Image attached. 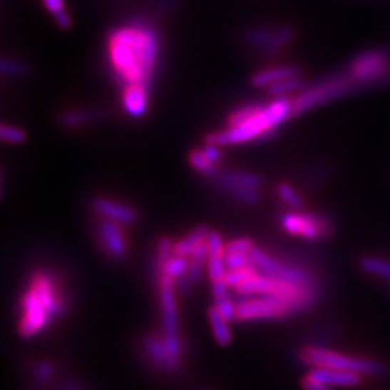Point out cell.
I'll return each mask as SVG.
<instances>
[{
    "label": "cell",
    "mask_w": 390,
    "mask_h": 390,
    "mask_svg": "<svg viewBox=\"0 0 390 390\" xmlns=\"http://www.w3.org/2000/svg\"><path fill=\"white\" fill-rule=\"evenodd\" d=\"M159 55V34L143 21L118 26L107 38L108 64L122 90L132 86L149 88Z\"/></svg>",
    "instance_id": "1"
},
{
    "label": "cell",
    "mask_w": 390,
    "mask_h": 390,
    "mask_svg": "<svg viewBox=\"0 0 390 390\" xmlns=\"http://www.w3.org/2000/svg\"><path fill=\"white\" fill-rule=\"evenodd\" d=\"M294 116L292 97H274L269 104H260L255 113L242 123L208 133L205 140L217 146H227L263 139Z\"/></svg>",
    "instance_id": "2"
},
{
    "label": "cell",
    "mask_w": 390,
    "mask_h": 390,
    "mask_svg": "<svg viewBox=\"0 0 390 390\" xmlns=\"http://www.w3.org/2000/svg\"><path fill=\"white\" fill-rule=\"evenodd\" d=\"M359 87L360 84L356 83L347 74V71L337 76H329L309 87H304L301 91L297 93L295 97H292L294 115L298 116L321 104L349 96L354 93Z\"/></svg>",
    "instance_id": "3"
},
{
    "label": "cell",
    "mask_w": 390,
    "mask_h": 390,
    "mask_svg": "<svg viewBox=\"0 0 390 390\" xmlns=\"http://www.w3.org/2000/svg\"><path fill=\"white\" fill-rule=\"evenodd\" d=\"M301 360L305 364L312 367H325V369H336V370H347L356 371L359 374L369 376H383L386 373V367L377 361L343 354L339 351H332L328 349H321L315 346H309L301 350Z\"/></svg>",
    "instance_id": "4"
},
{
    "label": "cell",
    "mask_w": 390,
    "mask_h": 390,
    "mask_svg": "<svg viewBox=\"0 0 390 390\" xmlns=\"http://www.w3.org/2000/svg\"><path fill=\"white\" fill-rule=\"evenodd\" d=\"M159 285L160 308H162V322H163V340L174 361L181 366L183 361V342L180 337V319L178 307L175 298V281L171 277L162 276L156 281Z\"/></svg>",
    "instance_id": "5"
},
{
    "label": "cell",
    "mask_w": 390,
    "mask_h": 390,
    "mask_svg": "<svg viewBox=\"0 0 390 390\" xmlns=\"http://www.w3.org/2000/svg\"><path fill=\"white\" fill-rule=\"evenodd\" d=\"M253 265L256 269L265 274L274 276V277H281V279L301 284V285H308V287H318L317 284V277L315 274L297 263L282 260L279 257H276L263 249L255 246L253 250L250 252Z\"/></svg>",
    "instance_id": "6"
},
{
    "label": "cell",
    "mask_w": 390,
    "mask_h": 390,
    "mask_svg": "<svg viewBox=\"0 0 390 390\" xmlns=\"http://www.w3.org/2000/svg\"><path fill=\"white\" fill-rule=\"evenodd\" d=\"M282 229L307 240H324L332 233V222L324 212L291 210L281 215Z\"/></svg>",
    "instance_id": "7"
},
{
    "label": "cell",
    "mask_w": 390,
    "mask_h": 390,
    "mask_svg": "<svg viewBox=\"0 0 390 390\" xmlns=\"http://www.w3.org/2000/svg\"><path fill=\"white\" fill-rule=\"evenodd\" d=\"M292 314H297V311L289 302L270 295L246 297V299L236 304L237 321L282 319Z\"/></svg>",
    "instance_id": "8"
},
{
    "label": "cell",
    "mask_w": 390,
    "mask_h": 390,
    "mask_svg": "<svg viewBox=\"0 0 390 390\" xmlns=\"http://www.w3.org/2000/svg\"><path fill=\"white\" fill-rule=\"evenodd\" d=\"M389 71L390 55L380 48L359 52L347 67V74L360 86L379 81L389 74Z\"/></svg>",
    "instance_id": "9"
},
{
    "label": "cell",
    "mask_w": 390,
    "mask_h": 390,
    "mask_svg": "<svg viewBox=\"0 0 390 390\" xmlns=\"http://www.w3.org/2000/svg\"><path fill=\"white\" fill-rule=\"evenodd\" d=\"M294 36L295 31L291 26L252 28L246 32L247 43L265 53H277L289 45Z\"/></svg>",
    "instance_id": "10"
},
{
    "label": "cell",
    "mask_w": 390,
    "mask_h": 390,
    "mask_svg": "<svg viewBox=\"0 0 390 390\" xmlns=\"http://www.w3.org/2000/svg\"><path fill=\"white\" fill-rule=\"evenodd\" d=\"M123 225L111 220L100 218L96 225V236L107 257L123 260L128 255V240L122 229Z\"/></svg>",
    "instance_id": "11"
},
{
    "label": "cell",
    "mask_w": 390,
    "mask_h": 390,
    "mask_svg": "<svg viewBox=\"0 0 390 390\" xmlns=\"http://www.w3.org/2000/svg\"><path fill=\"white\" fill-rule=\"evenodd\" d=\"M91 207L101 218L116 221L120 225H132L139 217L138 211L132 205L108 197H96L91 201Z\"/></svg>",
    "instance_id": "12"
},
{
    "label": "cell",
    "mask_w": 390,
    "mask_h": 390,
    "mask_svg": "<svg viewBox=\"0 0 390 390\" xmlns=\"http://www.w3.org/2000/svg\"><path fill=\"white\" fill-rule=\"evenodd\" d=\"M143 351L150 364L163 371H175L178 370V364L171 357L168 349H166L163 337L148 336L143 340Z\"/></svg>",
    "instance_id": "13"
},
{
    "label": "cell",
    "mask_w": 390,
    "mask_h": 390,
    "mask_svg": "<svg viewBox=\"0 0 390 390\" xmlns=\"http://www.w3.org/2000/svg\"><path fill=\"white\" fill-rule=\"evenodd\" d=\"M221 190L227 193L239 188H256L259 190L263 184L260 175L246 171H220L212 180Z\"/></svg>",
    "instance_id": "14"
},
{
    "label": "cell",
    "mask_w": 390,
    "mask_h": 390,
    "mask_svg": "<svg viewBox=\"0 0 390 390\" xmlns=\"http://www.w3.org/2000/svg\"><path fill=\"white\" fill-rule=\"evenodd\" d=\"M308 374L327 386L354 387L361 383V374H359L356 371H347V370L312 367Z\"/></svg>",
    "instance_id": "15"
},
{
    "label": "cell",
    "mask_w": 390,
    "mask_h": 390,
    "mask_svg": "<svg viewBox=\"0 0 390 390\" xmlns=\"http://www.w3.org/2000/svg\"><path fill=\"white\" fill-rule=\"evenodd\" d=\"M149 88L143 86H132L123 90V108L126 110V113L132 118H142L149 104V96H148Z\"/></svg>",
    "instance_id": "16"
},
{
    "label": "cell",
    "mask_w": 390,
    "mask_h": 390,
    "mask_svg": "<svg viewBox=\"0 0 390 390\" xmlns=\"http://www.w3.org/2000/svg\"><path fill=\"white\" fill-rule=\"evenodd\" d=\"M302 74L299 67L295 66H279V67H272V68H266L262 70L259 73H256L252 78V83L256 87H269L274 83H279L282 80L287 78H292V77H299Z\"/></svg>",
    "instance_id": "17"
},
{
    "label": "cell",
    "mask_w": 390,
    "mask_h": 390,
    "mask_svg": "<svg viewBox=\"0 0 390 390\" xmlns=\"http://www.w3.org/2000/svg\"><path fill=\"white\" fill-rule=\"evenodd\" d=\"M208 319L214 334V339L220 346H229L232 343V331L229 327V321L221 314L217 305L208 308Z\"/></svg>",
    "instance_id": "18"
},
{
    "label": "cell",
    "mask_w": 390,
    "mask_h": 390,
    "mask_svg": "<svg viewBox=\"0 0 390 390\" xmlns=\"http://www.w3.org/2000/svg\"><path fill=\"white\" fill-rule=\"evenodd\" d=\"M208 235H210V229L207 226H198V227H195L193 232H190L187 236H184L183 239H180L174 245V253L190 257L191 253L201 243H204L207 240Z\"/></svg>",
    "instance_id": "19"
},
{
    "label": "cell",
    "mask_w": 390,
    "mask_h": 390,
    "mask_svg": "<svg viewBox=\"0 0 390 390\" xmlns=\"http://www.w3.org/2000/svg\"><path fill=\"white\" fill-rule=\"evenodd\" d=\"M188 269H190V257L174 253L168 260L165 262L163 267L155 277H156V281L162 276L171 277V279L177 281L178 277H181L183 274H185L188 272Z\"/></svg>",
    "instance_id": "20"
},
{
    "label": "cell",
    "mask_w": 390,
    "mask_h": 390,
    "mask_svg": "<svg viewBox=\"0 0 390 390\" xmlns=\"http://www.w3.org/2000/svg\"><path fill=\"white\" fill-rule=\"evenodd\" d=\"M190 163L193 168L200 173L201 175L207 177V178H211L214 180L215 175L220 173V168H218V165L211 162L204 153L201 149H195V150H191L190 153Z\"/></svg>",
    "instance_id": "21"
},
{
    "label": "cell",
    "mask_w": 390,
    "mask_h": 390,
    "mask_svg": "<svg viewBox=\"0 0 390 390\" xmlns=\"http://www.w3.org/2000/svg\"><path fill=\"white\" fill-rule=\"evenodd\" d=\"M360 269L371 276L386 277L390 279V260L383 257H374V256H366L360 259Z\"/></svg>",
    "instance_id": "22"
},
{
    "label": "cell",
    "mask_w": 390,
    "mask_h": 390,
    "mask_svg": "<svg viewBox=\"0 0 390 390\" xmlns=\"http://www.w3.org/2000/svg\"><path fill=\"white\" fill-rule=\"evenodd\" d=\"M304 84L305 81L301 78V76L292 77L266 87V93L272 97H289L292 93L301 91L305 87Z\"/></svg>",
    "instance_id": "23"
},
{
    "label": "cell",
    "mask_w": 390,
    "mask_h": 390,
    "mask_svg": "<svg viewBox=\"0 0 390 390\" xmlns=\"http://www.w3.org/2000/svg\"><path fill=\"white\" fill-rule=\"evenodd\" d=\"M94 119V113L86 108H74L68 110L61 116V123L67 129H76L90 123Z\"/></svg>",
    "instance_id": "24"
},
{
    "label": "cell",
    "mask_w": 390,
    "mask_h": 390,
    "mask_svg": "<svg viewBox=\"0 0 390 390\" xmlns=\"http://www.w3.org/2000/svg\"><path fill=\"white\" fill-rule=\"evenodd\" d=\"M277 195L282 200V202L289 208V210H301L304 207V200L299 195V193L289 184L282 183L277 185Z\"/></svg>",
    "instance_id": "25"
},
{
    "label": "cell",
    "mask_w": 390,
    "mask_h": 390,
    "mask_svg": "<svg viewBox=\"0 0 390 390\" xmlns=\"http://www.w3.org/2000/svg\"><path fill=\"white\" fill-rule=\"evenodd\" d=\"M174 245L173 240L170 237H162L158 242L156 246V253H155V262H153V272L155 276L160 272V269L163 267L165 262L168 260L173 255H174Z\"/></svg>",
    "instance_id": "26"
},
{
    "label": "cell",
    "mask_w": 390,
    "mask_h": 390,
    "mask_svg": "<svg viewBox=\"0 0 390 390\" xmlns=\"http://www.w3.org/2000/svg\"><path fill=\"white\" fill-rule=\"evenodd\" d=\"M259 270L256 266H249L243 269H235V270H227L225 274V282L229 285V288H237L246 281H249L250 277H253Z\"/></svg>",
    "instance_id": "27"
},
{
    "label": "cell",
    "mask_w": 390,
    "mask_h": 390,
    "mask_svg": "<svg viewBox=\"0 0 390 390\" xmlns=\"http://www.w3.org/2000/svg\"><path fill=\"white\" fill-rule=\"evenodd\" d=\"M207 272L211 282L222 281L225 279V274L227 272L225 255H211L207 262Z\"/></svg>",
    "instance_id": "28"
},
{
    "label": "cell",
    "mask_w": 390,
    "mask_h": 390,
    "mask_svg": "<svg viewBox=\"0 0 390 390\" xmlns=\"http://www.w3.org/2000/svg\"><path fill=\"white\" fill-rule=\"evenodd\" d=\"M225 262L227 270H235V269H243L249 266H255L250 253H225Z\"/></svg>",
    "instance_id": "29"
},
{
    "label": "cell",
    "mask_w": 390,
    "mask_h": 390,
    "mask_svg": "<svg viewBox=\"0 0 390 390\" xmlns=\"http://www.w3.org/2000/svg\"><path fill=\"white\" fill-rule=\"evenodd\" d=\"M0 70H2L4 76L8 77H24L28 73V67L15 58H4Z\"/></svg>",
    "instance_id": "30"
},
{
    "label": "cell",
    "mask_w": 390,
    "mask_h": 390,
    "mask_svg": "<svg viewBox=\"0 0 390 390\" xmlns=\"http://www.w3.org/2000/svg\"><path fill=\"white\" fill-rule=\"evenodd\" d=\"M0 138L8 143H22L26 139V133L21 128L12 125H2V128H0Z\"/></svg>",
    "instance_id": "31"
},
{
    "label": "cell",
    "mask_w": 390,
    "mask_h": 390,
    "mask_svg": "<svg viewBox=\"0 0 390 390\" xmlns=\"http://www.w3.org/2000/svg\"><path fill=\"white\" fill-rule=\"evenodd\" d=\"M235 200L247 204V205H253L257 204L260 201V193L256 188H239L235 191L229 193Z\"/></svg>",
    "instance_id": "32"
},
{
    "label": "cell",
    "mask_w": 390,
    "mask_h": 390,
    "mask_svg": "<svg viewBox=\"0 0 390 390\" xmlns=\"http://www.w3.org/2000/svg\"><path fill=\"white\" fill-rule=\"evenodd\" d=\"M205 243H207L210 256L211 255H225L226 253V245H222L221 235L218 232H210Z\"/></svg>",
    "instance_id": "33"
},
{
    "label": "cell",
    "mask_w": 390,
    "mask_h": 390,
    "mask_svg": "<svg viewBox=\"0 0 390 390\" xmlns=\"http://www.w3.org/2000/svg\"><path fill=\"white\" fill-rule=\"evenodd\" d=\"M255 243L250 239H236L226 245V252L229 253H250Z\"/></svg>",
    "instance_id": "34"
},
{
    "label": "cell",
    "mask_w": 390,
    "mask_h": 390,
    "mask_svg": "<svg viewBox=\"0 0 390 390\" xmlns=\"http://www.w3.org/2000/svg\"><path fill=\"white\" fill-rule=\"evenodd\" d=\"M215 305H217V308L221 311V314L225 315V318H226L229 322H232V321L236 319V304L233 302L232 297H229V298H226V299H222V301L217 302Z\"/></svg>",
    "instance_id": "35"
},
{
    "label": "cell",
    "mask_w": 390,
    "mask_h": 390,
    "mask_svg": "<svg viewBox=\"0 0 390 390\" xmlns=\"http://www.w3.org/2000/svg\"><path fill=\"white\" fill-rule=\"evenodd\" d=\"M34 373H35V379L38 381L45 383V381H48L53 376V366L49 361L38 363L36 367H35V370H34Z\"/></svg>",
    "instance_id": "36"
},
{
    "label": "cell",
    "mask_w": 390,
    "mask_h": 390,
    "mask_svg": "<svg viewBox=\"0 0 390 390\" xmlns=\"http://www.w3.org/2000/svg\"><path fill=\"white\" fill-rule=\"evenodd\" d=\"M201 150H202V153H204L211 162H214V163H217V165L221 162L222 155H221L220 146L212 145V143H207L204 148H201Z\"/></svg>",
    "instance_id": "37"
},
{
    "label": "cell",
    "mask_w": 390,
    "mask_h": 390,
    "mask_svg": "<svg viewBox=\"0 0 390 390\" xmlns=\"http://www.w3.org/2000/svg\"><path fill=\"white\" fill-rule=\"evenodd\" d=\"M42 4L45 6V9L52 15H58L60 12L66 11L64 8V0H42Z\"/></svg>",
    "instance_id": "38"
},
{
    "label": "cell",
    "mask_w": 390,
    "mask_h": 390,
    "mask_svg": "<svg viewBox=\"0 0 390 390\" xmlns=\"http://www.w3.org/2000/svg\"><path fill=\"white\" fill-rule=\"evenodd\" d=\"M301 384H302V387H304L305 390H329V387H328L327 384H324V383L315 380V379L311 377L309 374L304 376Z\"/></svg>",
    "instance_id": "39"
},
{
    "label": "cell",
    "mask_w": 390,
    "mask_h": 390,
    "mask_svg": "<svg viewBox=\"0 0 390 390\" xmlns=\"http://www.w3.org/2000/svg\"><path fill=\"white\" fill-rule=\"evenodd\" d=\"M53 19H55V22H57V25L63 29H68L71 26V18L67 11H63L58 15H55Z\"/></svg>",
    "instance_id": "40"
}]
</instances>
